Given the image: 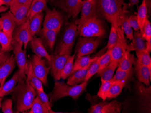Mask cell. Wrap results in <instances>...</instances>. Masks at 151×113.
<instances>
[{"label":"cell","instance_id":"6da1fadb","mask_svg":"<svg viewBox=\"0 0 151 113\" xmlns=\"http://www.w3.org/2000/svg\"><path fill=\"white\" fill-rule=\"evenodd\" d=\"M12 94L17 111L24 112L30 109L37 92L26 79H19Z\"/></svg>","mask_w":151,"mask_h":113},{"label":"cell","instance_id":"7a4b0ae2","mask_svg":"<svg viewBox=\"0 0 151 113\" xmlns=\"http://www.w3.org/2000/svg\"><path fill=\"white\" fill-rule=\"evenodd\" d=\"M98 12L110 23H117L120 26V19L127 13V5L124 0H99Z\"/></svg>","mask_w":151,"mask_h":113},{"label":"cell","instance_id":"3957f363","mask_svg":"<svg viewBox=\"0 0 151 113\" xmlns=\"http://www.w3.org/2000/svg\"><path fill=\"white\" fill-rule=\"evenodd\" d=\"M87 83L84 82L78 85H70L55 80L53 90L48 95L50 102H54L66 97L76 100L86 90Z\"/></svg>","mask_w":151,"mask_h":113},{"label":"cell","instance_id":"277c9868","mask_svg":"<svg viewBox=\"0 0 151 113\" xmlns=\"http://www.w3.org/2000/svg\"><path fill=\"white\" fill-rule=\"evenodd\" d=\"M76 24L78 26V33L80 37L102 38L106 33L104 23L98 16L88 19H77Z\"/></svg>","mask_w":151,"mask_h":113},{"label":"cell","instance_id":"5b68a950","mask_svg":"<svg viewBox=\"0 0 151 113\" xmlns=\"http://www.w3.org/2000/svg\"><path fill=\"white\" fill-rule=\"evenodd\" d=\"M78 34V26L76 23H68L61 34L59 42L56 48L54 55H71Z\"/></svg>","mask_w":151,"mask_h":113},{"label":"cell","instance_id":"8992f818","mask_svg":"<svg viewBox=\"0 0 151 113\" xmlns=\"http://www.w3.org/2000/svg\"><path fill=\"white\" fill-rule=\"evenodd\" d=\"M101 38L99 37H79L76 48L77 57L94 53L101 43Z\"/></svg>","mask_w":151,"mask_h":113},{"label":"cell","instance_id":"52a82bcc","mask_svg":"<svg viewBox=\"0 0 151 113\" xmlns=\"http://www.w3.org/2000/svg\"><path fill=\"white\" fill-rule=\"evenodd\" d=\"M64 22L62 14L55 8L47 10L43 23V28L56 31L59 33Z\"/></svg>","mask_w":151,"mask_h":113},{"label":"cell","instance_id":"ba28073f","mask_svg":"<svg viewBox=\"0 0 151 113\" xmlns=\"http://www.w3.org/2000/svg\"><path fill=\"white\" fill-rule=\"evenodd\" d=\"M30 62L34 74L42 82L43 84L47 87L48 84L47 76L50 67H47L45 60L35 55H33Z\"/></svg>","mask_w":151,"mask_h":113},{"label":"cell","instance_id":"9c48e42d","mask_svg":"<svg viewBox=\"0 0 151 113\" xmlns=\"http://www.w3.org/2000/svg\"><path fill=\"white\" fill-rule=\"evenodd\" d=\"M12 44L13 46V52L15 55V60L19 68L20 74L19 79H26L25 71L27 66V61L26 59V50H22L23 45L18 43L12 40Z\"/></svg>","mask_w":151,"mask_h":113},{"label":"cell","instance_id":"30bf717a","mask_svg":"<svg viewBox=\"0 0 151 113\" xmlns=\"http://www.w3.org/2000/svg\"><path fill=\"white\" fill-rule=\"evenodd\" d=\"M118 39L116 44L111 49V61L119 62L126 51L127 44L124 32L121 26H118L117 28Z\"/></svg>","mask_w":151,"mask_h":113},{"label":"cell","instance_id":"8fae6325","mask_svg":"<svg viewBox=\"0 0 151 113\" xmlns=\"http://www.w3.org/2000/svg\"><path fill=\"white\" fill-rule=\"evenodd\" d=\"M29 19L23 24L18 26L15 28L13 33L12 40L24 45V50H26L28 44L33 38L29 32Z\"/></svg>","mask_w":151,"mask_h":113},{"label":"cell","instance_id":"7c38bea8","mask_svg":"<svg viewBox=\"0 0 151 113\" xmlns=\"http://www.w3.org/2000/svg\"><path fill=\"white\" fill-rule=\"evenodd\" d=\"M70 55L66 54L53 55L50 67L52 76L55 80H59L61 79V72L67 59Z\"/></svg>","mask_w":151,"mask_h":113},{"label":"cell","instance_id":"4fadbf2b","mask_svg":"<svg viewBox=\"0 0 151 113\" xmlns=\"http://www.w3.org/2000/svg\"><path fill=\"white\" fill-rule=\"evenodd\" d=\"M81 0H60V8L68 14L69 17L75 18L81 11Z\"/></svg>","mask_w":151,"mask_h":113},{"label":"cell","instance_id":"5bb4252c","mask_svg":"<svg viewBox=\"0 0 151 113\" xmlns=\"http://www.w3.org/2000/svg\"><path fill=\"white\" fill-rule=\"evenodd\" d=\"M30 46L32 51L40 58H45L50 65L53 55H50L46 50L42 39L40 38H33L30 41Z\"/></svg>","mask_w":151,"mask_h":113},{"label":"cell","instance_id":"9a60e30c","mask_svg":"<svg viewBox=\"0 0 151 113\" xmlns=\"http://www.w3.org/2000/svg\"><path fill=\"white\" fill-rule=\"evenodd\" d=\"M81 18L88 19L94 17L98 16V1L84 0L82 1Z\"/></svg>","mask_w":151,"mask_h":113},{"label":"cell","instance_id":"2e32d148","mask_svg":"<svg viewBox=\"0 0 151 113\" xmlns=\"http://www.w3.org/2000/svg\"><path fill=\"white\" fill-rule=\"evenodd\" d=\"M31 4H26L10 8V11L15 17L17 26L26 22L29 18V13Z\"/></svg>","mask_w":151,"mask_h":113},{"label":"cell","instance_id":"e0dca14e","mask_svg":"<svg viewBox=\"0 0 151 113\" xmlns=\"http://www.w3.org/2000/svg\"><path fill=\"white\" fill-rule=\"evenodd\" d=\"M2 31L8 37L12 39L14 31L17 26L15 17L11 11L1 15Z\"/></svg>","mask_w":151,"mask_h":113},{"label":"cell","instance_id":"ac0fdd59","mask_svg":"<svg viewBox=\"0 0 151 113\" xmlns=\"http://www.w3.org/2000/svg\"><path fill=\"white\" fill-rule=\"evenodd\" d=\"M134 64L136 77L139 82L148 86L151 80V73L148 67L142 64L138 59L134 60Z\"/></svg>","mask_w":151,"mask_h":113},{"label":"cell","instance_id":"d6986e66","mask_svg":"<svg viewBox=\"0 0 151 113\" xmlns=\"http://www.w3.org/2000/svg\"><path fill=\"white\" fill-rule=\"evenodd\" d=\"M16 64L15 57L12 55L0 66V87L4 84L6 78L12 73Z\"/></svg>","mask_w":151,"mask_h":113},{"label":"cell","instance_id":"ffe728a7","mask_svg":"<svg viewBox=\"0 0 151 113\" xmlns=\"http://www.w3.org/2000/svg\"><path fill=\"white\" fill-rule=\"evenodd\" d=\"M20 74L19 70L16 72L12 77L0 87V97L12 93L19 81Z\"/></svg>","mask_w":151,"mask_h":113},{"label":"cell","instance_id":"44dd1931","mask_svg":"<svg viewBox=\"0 0 151 113\" xmlns=\"http://www.w3.org/2000/svg\"><path fill=\"white\" fill-rule=\"evenodd\" d=\"M58 33L56 31L44 28L40 31L41 38L45 42L47 48L51 51H52L54 48Z\"/></svg>","mask_w":151,"mask_h":113},{"label":"cell","instance_id":"7402d4cb","mask_svg":"<svg viewBox=\"0 0 151 113\" xmlns=\"http://www.w3.org/2000/svg\"><path fill=\"white\" fill-rule=\"evenodd\" d=\"M146 50V43L139 30L135 31L133 36L132 43L128 45L126 51H141Z\"/></svg>","mask_w":151,"mask_h":113},{"label":"cell","instance_id":"603a6c76","mask_svg":"<svg viewBox=\"0 0 151 113\" xmlns=\"http://www.w3.org/2000/svg\"><path fill=\"white\" fill-rule=\"evenodd\" d=\"M27 75V81L29 82L36 91H44L43 83L39 78L35 75L31 65L30 60L27 62V66L25 71Z\"/></svg>","mask_w":151,"mask_h":113},{"label":"cell","instance_id":"cb8c5ba5","mask_svg":"<svg viewBox=\"0 0 151 113\" xmlns=\"http://www.w3.org/2000/svg\"><path fill=\"white\" fill-rule=\"evenodd\" d=\"M93 61L89 63L84 68L74 72L69 77H68L67 84L70 85H78L80 83L84 82L86 77L87 75L89 66Z\"/></svg>","mask_w":151,"mask_h":113},{"label":"cell","instance_id":"d4e9b609","mask_svg":"<svg viewBox=\"0 0 151 113\" xmlns=\"http://www.w3.org/2000/svg\"><path fill=\"white\" fill-rule=\"evenodd\" d=\"M43 18L44 14L42 12L35 15L29 19V28L30 35L32 38L40 31L41 27L44 19Z\"/></svg>","mask_w":151,"mask_h":113},{"label":"cell","instance_id":"484cf974","mask_svg":"<svg viewBox=\"0 0 151 113\" xmlns=\"http://www.w3.org/2000/svg\"><path fill=\"white\" fill-rule=\"evenodd\" d=\"M119 62L111 61L107 66L97 72V75L101 77V80L109 81L111 80L114 72L118 66Z\"/></svg>","mask_w":151,"mask_h":113},{"label":"cell","instance_id":"4316f807","mask_svg":"<svg viewBox=\"0 0 151 113\" xmlns=\"http://www.w3.org/2000/svg\"><path fill=\"white\" fill-rule=\"evenodd\" d=\"M135 58L134 55L126 51L124 55L119 61L118 69L121 70L128 71L132 70Z\"/></svg>","mask_w":151,"mask_h":113},{"label":"cell","instance_id":"83f0119b","mask_svg":"<svg viewBox=\"0 0 151 113\" xmlns=\"http://www.w3.org/2000/svg\"><path fill=\"white\" fill-rule=\"evenodd\" d=\"M147 12L148 11L146 4V0H142L141 4L138 8V14L137 16L141 33H142L143 25L145 24L146 19L147 18Z\"/></svg>","mask_w":151,"mask_h":113},{"label":"cell","instance_id":"f1b7e54d","mask_svg":"<svg viewBox=\"0 0 151 113\" xmlns=\"http://www.w3.org/2000/svg\"><path fill=\"white\" fill-rule=\"evenodd\" d=\"M47 9L46 0H37L31 4L29 13V19H30L35 15L42 12Z\"/></svg>","mask_w":151,"mask_h":113},{"label":"cell","instance_id":"f546056e","mask_svg":"<svg viewBox=\"0 0 151 113\" xmlns=\"http://www.w3.org/2000/svg\"><path fill=\"white\" fill-rule=\"evenodd\" d=\"M76 55V53L75 52L73 55H70L64 65L63 70L61 72V78L66 79L69 77L74 72L73 71L74 60Z\"/></svg>","mask_w":151,"mask_h":113},{"label":"cell","instance_id":"4dcf8cb0","mask_svg":"<svg viewBox=\"0 0 151 113\" xmlns=\"http://www.w3.org/2000/svg\"><path fill=\"white\" fill-rule=\"evenodd\" d=\"M126 82L123 81L113 82L108 93L107 99H111L118 97L122 92Z\"/></svg>","mask_w":151,"mask_h":113},{"label":"cell","instance_id":"1f68e13d","mask_svg":"<svg viewBox=\"0 0 151 113\" xmlns=\"http://www.w3.org/2000/svg\"><path fill=\"white\" fill-rule=\"evenodd\" d=\"M111 24V31L109 33L107 44L106 46V48L107 49V50L113 48L116 44L118 39L117 28L119 25L116 22L112 23Z\"/></svg>","mask_w":151,"mask_h":113},{"label":"cell","instance_id":"d6a6232c","mask_svg":"<svg viewBox=\"0 0 151 113\" xmlns=\"http://www.w3.org/2000/svg\"><path fill=\"white\" fill-rule=\"evenodd\" d=\"M121 109V104L117 101H113L109 103L104 102L101 113H119Z\"/></svg>","mask_w":151,"mask_h":113},{"label":"cell","instance_id":"836d02e7","mask_svg":"<svg viewBox=\"0 0 151 113\" xmlns=\"http://www.w3.org/2000/svg\"><path fill=\"white\" fill-rule=\"evenodd\" d=\"M29 113H52L40 100L38 96H36L33 101L32 106L29 111Z\"/></svg>","mask_w":151,"mask_h":113},{"label":"cell","instance_id":"e575fe53","mask_svg":"<svg viewBox=\"0 0 151 113\" xmlns=\"http://www.w3.org/2000/svg\"><path fill=\"white\" fill-rule=\"evenodd\" d=\"M98 57H96L94 58H90L89 55L81 56L77 57L75 61L73 64L74 72L80 69L84 68L89 63L94 61Z\"/></svg>","mask_w":151,"mask_h":113},{"label":"cell","instance_id":"d590c367","mask_svg":"<svg viewBox=\"0 0 151 113\" xmlns=\"http://www.w3.org/2000/svg\"><path fill=\"white\" fill-rule=\"evenodd\" d=\"M12 41V39L8 37L4 32L0 31V45L2 51L8 52L13 50Z\"/></svg>","mask_w":151,"mask_h":113},{"label":"cell","instance_id":"8d00e7d4","mask_svg":"<svg viewBox=\"0 0 151 113\" xmlns=\"http://www.w3.org/2000/svg\"><path fill=\"white\" fill-rule=\"evenodd\" d=\"M120 26H121L127 38L129 39L130 41H132L134 36V33L133 28H131L128 21V17L126 14L124 15L120 19Z\"/></svg>","mask_w":151,"mask_h":113},{"label":"cell","instance_id":"74e56055","mask_svg":"<svg viewBox=\"0 0 151 113\" xmlns=\"http://www.w3.org/2000/svg\"><path fill=\"white\" fill-rule=\"evenodd\" d=\"M133 74V69L128 71L121 70L117 69L115 75L113 76L111 80L113 82H126L131 78Z\"/></svg>","mask_w":151,"mask_h":113},{"label":"cell","instance_id":"f35d334b","mask_svg":"<svg viewBox=\"0 0 151 113\" xmlns=\"http://www.w3.org/2000/svg\"><path fill=\"white\" fill-rule=\"evenodd\" d=\"M101 85L97 93V96L105 102L107 97L108 93L113 82L111 80L109 81L101 80Z\"/></svg>","mask_w":151,"mask_h":113},{"label":"cell","instance_id":"ab89813d","mask_svg":"<svg viewBox=\"0 0 151 113\" xmlns=\"http://www.w3.org/2000/svg\"><path fill=\"white\" fill-rule=\"evenodd\" d=\"M137 59L142 65L151 67V59L149 53L146 50L141 51H136Z\"/></svg>","mask_w":151,"mask_h":113},{"label":"cell","instance_id":"60d3db41","mask_svg":"<svg viewBox=\"0 0 151 113\" xmlns=\"http://www.w3.org/2000/svg\"><path fill=\"white\" fill-rule=\"evenodd\" d=\"M99 60H100V57H98L97 59L91 63L88 69L87 75L84 82H87L89 79H90L93 75H94L95 74H97L99 70Z\"/></svg>","mask_w":151,"mask_h":113},{"label":"cell","instance_id":"b9f144b4","mask_svg":"<svg viewBox=\"0 0 151 113\" xmlns=\"http://www.w3.org/2000/svg\"><path fill=\"white\" fill-rule=\"evenodd\" d=\"M111 49L107 50L105 54L100 57L99 60V70H101L107 66L111 61Z\"/></svg>","mask_w":151,"mask_h":113},{"label":"cell","instance_id":"7bdbcfd3","mask_svg":"<svg viewBox=\"0 0 151 113\" xmlns=\"http://www.w3.org/2000/svg\"><path fill=\"white\" fill-rule=\"evenodd\" d=\"M141 34L143 38L146 41H148L151 38V24L147 18L146 19L143 25Z\"/></svg>","mask_w":151,"mask_h":113},{"label":"cell","instance_id":"ee69618b","mask_svg":"<svg viewBox=\"0 0 151 113\" xmlns=\"http://www.w3.org/2000/svg\"><path fill=\"white\" fill-rule=\"evenodd\" d=\"M37 92V96L40 99V100L46 106L47 109L51 111L52 113H54L51 109L52 104L49 101V97L47 95L44 91H36Z\"/></svg>","mask_w":151,"mask_h":113},{"label":"cell","instance_id":"f6af8a7d","mask_svg":"<svg viewBox=\"0 0 151 113\" xmlns=\"http://www.w3.org/2000/svg\"><path fill=\"white\" fill-rule=\"evenodd\" d=\"M13 102L11 99H7L1 104L2 111L4 113H13L12 110Z\"/></svg>","mask_w":151,"mask_h":113},{"label":"cell","instance_id":"bcb514c9","mask_svg":"<svg viewBox=\"0 0 151 113\" xmlns=\"http://www.w3.org/2000/svg\"><path fill=\"white\" fill-rule=\"evenodd\" d=\"M128 21L131 28L134 29L135 31L139 30V23H138L137 17L136 15H132L128 17Z\"/></svg>","mask_w":151,"mask_h":113},{"label":"cell","instance_id":"7dc6e473","mask_svg":"<svg viewBox=\"0 0 151 113\" xmlns=\"http://www.w3.org/2000/svg\"><path fill=\"white\" fill-rule=\"evenodd\" d=\"M32 0H15L12 6H10V8L15 7L17 6L26 5L28 4H31Z\"/></svg>","mask_w":151,"mask_h":113},{"label":"cell","instance_id":"c3c4849f","mask_svg":"<svg viewBox=\"0 0 151 113\" xmlns=\"http://www.w3.org/2000/svg\"><path fill=\"white\" fill-rule=\"evenodd\" d=\"M10 56L7 52L2 51L1 48H0V66L4 64Z\"/></svg>","mask_w":151,"mask_h":113},{"label":"cell","instance_id":"681fc988","mask_svg":"<svg viewBox=\"0 0 151 113\" xmlns=\"http://www.w3.org/2000/svg\"><path fill=\"white\" fill-rule=\"evenodd\" d=\"M126 1H129L128 6H129V8H131L134 5L137 6L139 3V0H126Z\"/></svg>","mask_w":151,"mask_h":113},{"label":"cell","instance_id":"f907efd6","mask_svg":"<svg viewBox=\"0 0 151 113\" xmlns=\"http://www.w3.org/2000/svg\"><path fill=\"white\" fill-rule=\"evenodd\" d=\"M146 50L147 52H151V38L148 40L146 43Z\"/></svg>","mask_w":151,"mask_h":113},{"label":"cell","instance_id":"816d5d0a","mask_svg":"<svg viewBox=\"0 0 151 113\" xmlns=\"http://www.w3.org/2000/svg\"><path fill=\"white\" fill-rule=\"evenodd\" d=\"M4 5L6 6H10L12 5L13 3L14 2L15 0H2Z\"/></svg>","mask_w":151,"mask_h":113},{"label":"cell","instance_id":"f5cc1de1","mask_svg":"<svg viewBox=\"0 0 151 113\" xmlns=\"http://www.w3.org/2000/svg\"><path fill=\"white\" fill-rule=\"evenodd\" d=\"M8 9V6H0V13L6 11Z\"/></svg>","mask_w":151,"mask_h":113},{"label":"cell","instance_id":"db71d44e","mask_svg":"<svg viewBox=\"0 0 151 113\" xmlns=\"http://www.w3.org/2000/svg\"><path fill=\"white\" fill-rule=\"evenodd\" d=\"M2 31V23H1V18H0V31Z\"/></svg>","mask_w":151,"mask_h":113},{"label":"cell","instance_id":"11a10c76","mask_svg":"<svg viewBox=\"0 0 151 113\" xmlns=\"http://www.w3.org/2000/svg\"><path fill=\"white\" fill-rule=\"evenodd\" d=\"M3 5H4V4L2 0H0V6H3Z\"/></svg>","mask_w":151,"mask_h":113},{"label":"cell","instance_id":"9f6ffc18","mask_svg":"<svg viewBox=\"0 0 151 113\" xmlns=\"http://www.w3.org/2000/svg\"><path fill=\"white\" fill-rule=\"evenodd\" d=\"M1 97H0V109L1 108Z\"/></svg>","mask_w":151,"mask_h":113},{"label":"cell","instance_id":"6f0895ef","mask_svg":"<svg viewBox=\"0 0 151 113\" xmlns=\"http://www.w3.org/2000/svg\"><path fill=\"white\" fill-rule=\"evenodd\" d=\"M37 1V0H32V3H31V4H32V3L35 2V1Z\"/></svg>","mask_w":151,"mask_h":113},{"label":"cell","instance_id":"680465c9","mask_svg":"<svg viewBox=\"0 0 151 113\" xmlns=\"http://www.w3.org/2000/svg\"></svg>","mask_w":151,"mask_h":113}]
</instances>
